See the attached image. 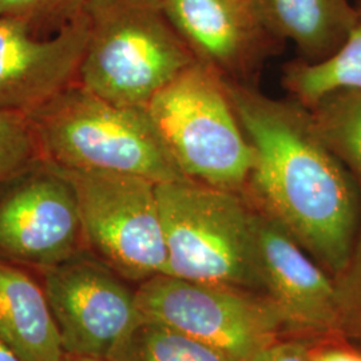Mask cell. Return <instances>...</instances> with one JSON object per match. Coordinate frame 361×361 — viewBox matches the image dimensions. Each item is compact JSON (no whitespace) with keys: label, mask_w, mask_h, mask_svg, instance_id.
I'll use <instances>...</instances> for the list:
<instances>
[{"label":"cell","mask_w":361,"mask_h":361,"mask_svg":"<svg viewBox=\"0 0 361 361\" xmlns=\"http://www.w3.org/2000/svg\"><path fill=\"white\" fill-rule=\"evenodd\" d=\"M166 273L262 295L255 207L245 195L182 178L157 183Z\"/></svg>","instance_id":"obj_4"},{"label":"cell","mask_w":361,"mask_h":361,"mask_svg":"<svg viewBox=\"0 0 361 361\" xmlns=\"http://www.w3.org/2000/svg\"><path fill=\"white\" fill-rule=\"evenodd\" d=\"M39 155L26 114L0 113V186L31 165Z\"/></svg>","instance_id":"obj_19"},{"label":"cell","mask_w":361,"mask_h":361,"mask_svg":"<svg viewBox=\"0 0 361 361\" xmlns=\"http://www.w3.org/2000/svg\"><path fill=\"white\" fill-rule=\"evenodd\" d=\"M334 283L337 335L361 344V226L348 262Z\"/></svg>","instance_id":"obj_18"},{"label":"cell","mask_w":361,"mask_h":361,"mask_svg":"<svg viewBox=\"0 0 361 361\" xmlns=\"http://www.w3.org/2000/svg\"><path fill=\"white\" fill-rule=\"evenodd\" d=\"M26 116L39 155L58 168L135 174L157 183L186 178L146 107L109 102L77 82Z\"/></svg>","instance_id":"obj_2"},{"label":"cell","mask_w":361,"mask_h":361,"mask_svg":"<svg viewBox=\"0 0 361 361\" xmlns=\"http://www.w3.org/2000/svg\"><path fill=\"white\" fill-rule=\"evenodd\" d=\"M7 185L0 195V253L46 269L73 257L83 234L65 171L35 159Z\"/></svg>","instance_id":"obj_9"},{"label":"cell","mask_w":361,"mask_h":361,"mask_svg":"<svg viewBox=\"0 0 361 361\" xmlns=\"http://www.w3.org/2000/svg\"><path fill=\"white\" fill-rule=\"evenodd\" d=\"M25 19L0 16V113L28 114L78 78L87 40L82 11L50 38Z\"/></svg>","instance_id":"obj_11"},{"label":"cell","mask_w":361,"mask_h":361,"mask_svg":"<svg viewBox=\"0 0 361 361\" xmlns=\"http://www.w3.org/2000/svg\"><path fill=\"white\" fill-rule=\"evenodd\" d=\"M258 18L280 40H292L302 61L319 63L338 51L355 26L349 0H252Z\"/></svg>","instance_id":"obj_13"},{"label":"cell","mask_w":361,"mask_h":361,"mask_svg":"<svg viewBox=\"0 0 361 361\" xmlns=\"http://www.w3.org/2000/svg\"><path fill=\"white\" fill-rule=\"evenodd\" d=\"M169 20L197 62L225 80L255 86L264 63L283 51L252 0H162Z\"/></svg>","instance_id":"obj_10"},{"label":"cell","mask_w":361,"mask_h":361,"mask_svg":"<svg viewBox=\"0 0 361 361\" xmlns=\"http://www.w3.org/2000/svg\"><path fill=\"white\" fill-rule=\"evenodd\" d=\"M249 361H310V348L301 341L279 338Z\"/></svg>","instance_id":"obj_21"},{"label":"cell","mask_w":361,"mask_h":361,"mask_svg":"<svg viewBox=\"0 0 361 361\" xmlns=\"http://www.w3.org/2000/svg\"><path fill=\"white\" fill-rule=\"evenodd\" d=\"M104 361H235L217 349L140 319Z\"/></svg>","instance_id":"obj_17"},{"label":"cell","mask_w":361,"mask_h":361,"mask_svg":"<svg viewBox=\"0 0 361 361\" xmlns=\"http://www.w3.org/2000/svg\"><path fill=\"white\" fill-rule=\"evenodd\" d=\"M87 0H0V16L25 19L32 26L65 25L83 11Z\"/></svg>","instance_id":"obj_20"},{"label":"cell","mask_w":361,"mask_h":361,"mask_svg":"<svg viewBox=\"0 0 361 361\" xmlns=\"http://www.w3.org/2000/svg\"><path fill=\"white\" fill-rule=\"evenodd\" d=\"M255 232L262 295L286 331L338 337L334 277L296 241L255 209Z\"/></svg>","instance_id":"obj_12"},{"label":"cell","mask_w":361,"mask_h":361,"mask_svg":"<svg viewBox=\"0 0 361 361\" xmlns=\"http://www.w3.org/2000/svg\"><path fill=\"white\" fill-rule=\"evenodd\" d=\"M63 171L77 194L83 238L101 261L131 281L165 274L168 252L157 182L116 171Z\"/></svg>","instance_id":"obj_7"},{"label":"cell","mask_w":361,"mask_h":361,"mask_svg":"<svg viewBox=\"0 0 361 361\" xmlns=\"http://www.w3.org/2000/svg\"><path fill=\"white\" fill-rule=\"evenodd\" d=\"M253 149L244 195L332 277L348 262L361 226L360 189L325 146L310 109L225 80Z\"/></svg>","instance_id":"obj_1"},{"label":"cell","mask_w":361,"mask_h":361,"mask_svg":"<svg viewBox=\"0 0 361 361\" xmlns=\"http://www.w3.org/2000/svg\"><path fill=\"white\" fill-rule=\"evenodd\" d=\"M135 293L138 316L249 361L284 329L271 301L256 292L157 274Z\"/></svg>","instance_id":"obj_6"},{"label":"cell","mask_w":361,"mask_h":361,"mask_svg":"<svg viewBox=\"0 0 361 361\" xmlns=\"http://www.w3.org/2000/svg\"><path fill=\"white\" fill-rule=\"evenodd\" d=\"M78 83L109 102L146 107L197 62L162 0H87Z\"/></svg>","instance_id":"obj_3"},{"label":"cell","mask_w":361,"mask_h":361,"mask_svg":"<svg viewBox=\"0 0 361 361\" xmlns=\"http://www.w3.org/2000/svg\"><path fill=\"white\" fill-rule=\"evenodd\" d=\"M0 361H25L0 338Z\"/></svg>","instance_id":"obj_23"},{"label":"cell","mask_w":361,"mask_h":361,"mask_svg":"<svg viewBox=\"0 0 361 361\" xmlns=\"http://www.w3.org/2000/svg\"><path fill=\"white\" fill-rule=\"evenodd\" d=\"M43 289L66 355L106 360L140 322L135 293L102 261L74 255L47 268Z\"/></svg>","instance_id":"obj_8"},{"label":"cell","mask_w":361,"mask_h":361,"mask_svg":"<svg viewBox=\"0 0 361 361\" xmlns=\"http://www.w3.org/2000/svg\"><path fill=\"white\" fill-rule=\"evenodd\" d=\"M310 111L319 137L348 170L361 193V90L332 91Z\"/></svg>","instance_id":"obj_16"},{"label":"cell","mask_w":361,"mask_h":361,"mask_svg":"<svg viewBox=\"0 0 361 361\" xmlns=\"http://www.w3.org/2000/svg\"><path fill=\"white\" fill-rule=\"evenodd\" d=\"M355 26L335 55L319 63L298 58L284 66L283 86L298 104L310 109L332 91L361 90V0H355Z\"/></svg>","instance_id":"obj_15"},{"label":"cell","mask_w":361,"mask_h":361,"mask_svg":"<svg viewBox=\"0 0 361 361\" xmlns=\"http://www.w3.org/2000/svg\"><path fill=\"white\" fill-rule=\"evenodd\" d=\"M310 361H361V352L338 347L310 348Z\"/></svg>","instance_id":"obj_22"},{"label":"cell","mask_w":361,"mask_h":361,"mask_svg":"<svg viewBox=\"0 0 361 361\" xmlns=\"http://www.w3.org/2000/svg\"><path fill=\"white\" fill-rule=\"evenodd\" d=\"M62 361H104L98 357H91V356H75V355H65Z\"/></svg>","instance_id":"obj_24"},{"label":"cell","mask_w":361,"mask_h":361,"mask_svg":"<svg viewBox=\"0 0 361 361\" xmlns=\"http://www.w3.org/2000/svg\"><path fill=\"white\" fill-rule=\"evenodd\" d=\"M0 338L25 361H62L65 350L44 289L0 264Z\"/></svg>","instance_id":"obj_14"},{"label":"cell","mask_w":361,"mask_h":361,"mask_svg":"<svg viewBox=\"0 0 361 361\" xmlns=\"http://www.w3.org/2000/svg\"><path fill=\"white\" fill-rule=\"evenodd\" d=\"M146 110L183 177L244 193L253 149L216 71L195 62L157 92Z\"/></svg>","instance_id":"obj_5"}]
</instances>
